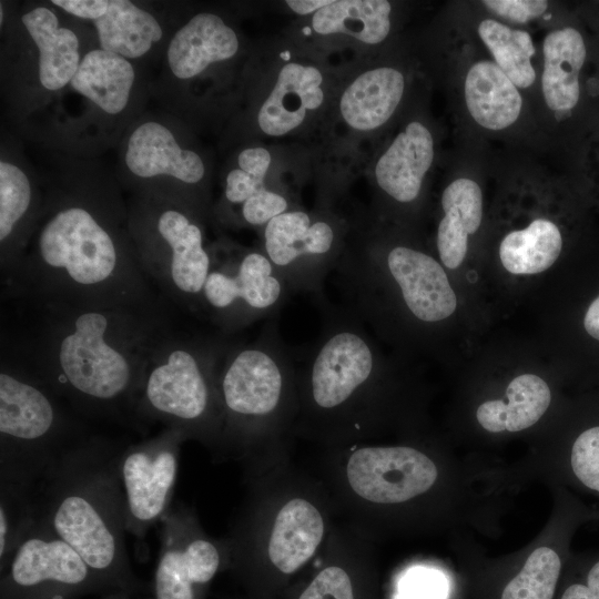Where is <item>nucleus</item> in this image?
Listing matches in <instances>:
<instances>
[{"label":"nucleus","mask_w":599,"mask_h":599,"mask_svg":"<svg viewBox=\"0 0 599 599\" xmlns=\"http://www.w3.org/2000/svg\"><path fill=\"white\" fill-rule=\"evenodd\" d=\"M265 179L244 172L240 167L231 170L224 182V202L230 205H242L256 192L265 189Z\"/></svg>","instance_id":"e433bc0d"},{"label":"nucleus","mask_w":599,"mask_h":599,"mask_svg":"<svg viewBox=\"0 0 599 599\" xmlns=\"http://www.w3.org/2000/svg\"><path fill=\"white\" fill-rule=\"evenodd\" d=\"M37 520L32 490L0 483V561L7 567Z\"/></svg>","instance_id":"7c9ffc66"},{"label":"nucleus","mask_w":599,"mask_h":599,"mask_svg":"<svg viewBox=\"0 0 599 599\" xmlns=\"http://www.w3.org/2000/svg\"><path fill=\"white\" fill-rule=\"evenodd\" d=\"M23 139L13 130H1L0 148V272L1 278L16 267L41 205L38 170L26 152Z\"/></svg>","instance_id":"dca6fc26"},{"label":"nucleus","mask_w":599,"mask_h":599,"mask_svg":"<svg viewBox=\"0 0 599 599\" xmlns=\"http://www.w3.org/2000/svg\"><path fill=\"white\" fill-rule=\"evenodd\" d=\"M334 272L342 305L375 328L394 305V311L403 309L407 317L424 325L448 318L457 307L456 294L440 263L407 245L397 244L382 252L359 238L344 247Z\"/></svg>","instance_id":"423d86ee"},{"label":"nucleus","mask_w":599,"mask_h":599,"mask_svg":"<svg viewBox=\"0 0 599 599\" xmlns=\"http://www.w3.org/2000/svg\"><path fill=\"white\" fill-rule=\"evenodd\" d=\"M322 82L323 75L315 67L300 63L284 65L257 113L261 131L271 136H281L301 125L306 112L316 110L323 103Z\"/></svg>","instance_id":"4be33fe9"},{"label":"nucleus","mask_w":599,"mask_h":599,"mask_svg":"<svg viewBox=\"0 0 599 599\" xmlns=\"http://www.w3.org/2000/svg\"><path fill=\"white\" fill-rule=\"evenodd\" d=\"M93 436L48 385L1 354L0 483L32 490Z\"/></svg>","instance_id":"0eeeda50"},{"label":"nucleus","mask_w":599,"mask_h":599,"mask_svg":"<svg viewBox=\"0 0 599 599\" xmlns=\"http://www.w3.org/2000/svg\"><path fill=\"white\" fill-rule=\"evenodd\" d=\"M337 224L327 216L287 211L263 227L262 251L292 293H311L323 300V284L334 272L345 246Z\"/></svg>","instance_id":"ddd939ff"},{"label":"nucleus","mask_w":599,"mask_h":599,"mask_svg":"<svg viewBox=\"0 0 599 599\" xmlns=\"http://www.w3.org/2000/svg\"><path fill=\"white\" fill-rule=\"evenodd\" d=\"M347 477L361 497L397 504L428 490L437 478V468L426 455L410 447H366L351 456Z\"/></svg>","instance_id":"a211bd4d"},{"label":"nucleus","mask_w":599,"mask_h":599,"mask_svg":"<svg viewBox=\"0 0 599 599\" xmlns=\"http://www.w3.org/2000/svg\"><path fill=\"white\" fill-rule=\"evenodd\" d=\"M465 99L474 120L489 130L511 125L522 105L517 87L490 61H479L469 69L465 80Z\"/></svg>","instance_id":"b1692460"},{"label":"nucleus","mask_w":599,"mask_h":599,"mask_svg":"<svg viewBox=\"0 0 599 599\" xmlns=\"http://www.w3.org/2000/svg\"><path fill=\"white\" fill-rule=\"evenodd\" d=\"M118 451L110 440L94 435L32 489L37 520L101 576L122 572L128 562Z\"/></svg>","instance_id":"7ed1b4c3"},{"label":"nucleus","mask_w":599,"mask_h":599,"mask_svg":"<svg viewBox=\"0 0 599 599\" xmlns=\"http://www.w3.org/2000/svg\"><path fill=\"white\" fill-rule=\"evenodd\" d=\"M185 129L166 110L145 109L124 132L113 171L123 192L171 201L202 220L207 201L200 187L207 167L201 153L186 143Z\"/></svg>","instance_id":"9d476101"},{"label":"nucleus","mask_w":599,"mask_h":599,"mask_svg":"<svg viewBox=\"0 0 599 599\" xmlns=\"http://www.w3.org/2000/svg\"><path fill=\"white\" fill-rule=\"evenodd\" d=\"M483 3L498 16L520 23L541 16L548 7L545 0H487Z\"/></svg>","instance_id":"4c0bfd02"},{"label":"nucleus","mask_w":599,"mask_h":599,"mask_svg":"<svg viewBox=\"0 0 599 599\" xmlns=\"http://www.w3.org/2000/svg\"><path fill=\"white\" fill-rule=\"evenodd\" d=\"M300 599H354L349 577L339 567L322 570Z\"/></svg>","instance_id":"f704fd0d"},{"label":"nucleus","mask_w":599,"mask_h":599,"mask_svg":"<svg viewBox=\"0 0 599 599\" xmlns=\"http://www.w3.org/2000/svg\"><path fill=\"white\" fill-rule=\"evenodd\" d=\"M562 238L555 223L534 220L526 229L507 234L499 246L504 267L512 274H537L558 258Z\"/></svg>","instance_id":"c85d7f7f"},{"label":"nucleus","mask_w":599,"mask_h":599,"mask_svg":"<svg viewBox=\"0 0 599 599\" xmlns=\"http://www.w3.org/2000/svg\"><path fill=\"white\" fill-rule=\"evenodd\" d=\"M231 345L225 335L165 332L148 357L135 415L185 437L212 428L221 409L217 377Z\"/></svg>","instance_id":"6e6552de"},{"label":"nucleus","mask_w":599,"mask_h":599,"mask_svg":"<svg viewBox=\"0 0 599 599\" xmlns=\"http://www.w3.org/2000/svg\"><path fill=\"white\" fill-rule=\"evenodd\" d=\"M6 7L1 97L11 130L24 138L70 84L84 54L99 44L93 28L51 1Z\"/></svg>","instance_id":"20e7f679"},{"label":"nucleus","mask_w":599,"mask_h":599,"mask_svg":"<svg viewBox=\"0 0 599 599\" xmlns=\"http://www.w3.org/2000/svg\"><path fill=\"white\" fill-rule=\"evenodd\" d=\"M571 467L585 486L599 491V426L578 436L571 450Z\"/></svg>","instance_id":"473e14b6"},{"label":"nucleus","mask_w":599,"mask_h":599,"mask_svg":"<svg viewBox=\"0 0 599 599\" xmlns=\"http://www.w3.org/2000/svg\"><path fill=\"white\" fill-rule=\"evenodd\" d=\"M405 88L404 75L390 67L368 70L343 92L339 109L353 129L369 131L382 126L398 106Z\"/></svg>","instance_id":"5701e85b"},{"label":"nucleus","mask_w":599,"mask_h":599,"mask_svg":"<svg viewBox=\"0 0 599 599\" xmlns=\"http://www.w3.org/2000/svg\"><path fill=\"white\" fill-rule=\"evenodd\" d=\"M323 534L318 510L308 501L295 498L275 519L268 542L270 559L282 572H294L313 556Z\"/></svg>","instance_id":"393cba45"},{"label":"nucleus","mask_w":599,"mask_h":599,"mask_svg":"<svg viewBox=\"0 0 599 599\" xmlns=\"http://www.w3.org/2000/svg\"><path fill=\"white\" fill-rule=\"evenodd\" d=\"M236 161L244 172L265 179L271 164V154L261 146L246 148L238 153Z\"/></svg>","instance_id":"ea45409f"},{"label":"nucleus","mask_w":599,"mask_h":599,"mask_svg":"<svg viewBox=\"0 0 599 599\" xmlns=\"http://www.w3.org/2000/svg\"><path fill=\"white\" fill-rule=\"evenodd\" d=\"M478 33L496 64L516 87L528 88L535 82L536 72L531 64L535 47L528 32L487 19L479 24Z\"/></svg>","instance_id":"c756f323"},{"label":"nucleus","mask_w":599,"mask_h":599,"mask_svg":"<svg viewBox=\"0 0 599 599\" xmlns=\"http://www.w3.org/2000/svg\"><path fill=\"white\" fill-rule=\"evenodd\" d=\"M545 65L542 93L551 110L570 111L579 100V71L586 59V47L579 31L556 30L544 40Z\"/></svg>","instance_id":"a878e982"},{"label":"nucleus","mask_w":599,"mask_h":599,"mask_svg":"<svg viewBox=\"0 0 599 599\" xmlns=\"http://www.w3.org/2000/svg\"><path fill=\"white\" fill-rule=\"evenodd\" d=\"M150 98L149 75L141 67L97 45L24 140L72 155L102 158L118 148Z\"/></svg>","instance_id":"39448f33"},{"label":"nucleus","mask_w":599,"mask_h":599,"mask_svg":"<svg viewBox=\"0 0 599 599\" xmlns=\"http://www.w3.org/2000/svg\"><path fill=\"white\" fill-rule=\"evenodd\" d=\"M294 364L277 315L267 319L255 339L231 343L220 366L217 388L221 409L232 426L273 416L295 380Z\"/></svg>","instance_id":"9b49d317"},{"label":"nucleus","mask_w":599,"mask_h":599,"mask_svg":"<svg viewBox=\"0 0 599 599\" xmlns=\"http://www.w3.org/2000/svg\"><path fill=\"white\" fill-rule=\"evenodd\" d=\"M561 599H599V561L590 569L587 585H572Z\"/></svg>","instance_id":"a19ab883"},{"label":"nucleus","mask_w":599,"mask_h":599,"mask_svg":"<svg viewBox=\"0 0 599 599\" xmlns=\"http://www.w3.org/2000/svg\"><path fill=\"white\" fill-rule=\"evenodd\" d=\"M508 402L483 403L476 413L478 423L488 432H519L536 424L550 404V389L537 375L524 374L514 378L507 389Z\"/></svg>","instance_id":"bb28decb"},{"label":"nucleus","mask_w":599,"mask_h":599,"mask_svg":"<svg viewBox=\"0 0 599 599\" xmlns=\"http://www.w3.org/2000/svg\"><path fill=\"white\" fill-rule=\"evenodd\" d=\"M445 595L446 583L441 575L417 569L402 580L397 599H444Z\"/></svg>","instance_id":"c9c22d12"},{"label":"nucleus","mask_w":599,"mask_h":599,"mask_svg":"<svg viewBox=\"0 0 599 599\" xmlns=\"http://www.w3.org/2000/svg\"><path fill=\"white\" fill-rule=\"evenodd\" d=\"M148 3L110 0L108 12L92 22L101 49L121 55L144 71L159 64L174 20ZM146 72V71H145Z\"/></svg>","instance_id":"6ab92c4d"},{"label":"nucleus","mask_w":599,"mask_h":599,"mask_svg":"<svg viewBox=\"0 0 599 599\" xmlns=\"http://www.w3.org/2000/svg\"><path fill=\"white\" fill-rule=\"evenodd\" d=\"M434 160V142L420 122H410L375 166L378 186L398 203L415 201Z\"/></svg>","instance_id":"412c9836"},{"label":"nucleus","mask_w":599,"mask_h":599,"mask_svg":"<svg viewBox=\"0 0 599 599\" xmlns=\"http://www.w3.org/2000/svg\"><path fill=\"white\" fill-rule=\"evenodd\" d=\"M14 304L32 317L14 342H2L1 354L84 417L135 414L148 357L172 327L166 305Z\"/></svg>","instance_id":"f03ea898"},{"label":"nucleus","mask_w":599,"mask_h":599,"mask_svg":"<svg viewBox=\"0 0 599 599\" xmlns=\"http://www.w3.org/2000/svg\"><path fill=\"white\" fill-rule=\"evenodd\" d=\"M161 522L154 599H195V588L219 569V549L195 534L191 516L180 506L172 505Z\"/></svg>","instance_id":"f3484780"},{"label":"nucleus","mask_w":599,"mask_h":599,"mask_svg":"<svg viewBox=\"0 0 599 599\" xmlns=\"http://www.w3.org/2000/svg\"><path fill=\"white\" fill-rule=\"evenodd\" d=\"M8 567L10 586L20 591L79 587L94 575L74 549L38 520Z\"/></svg>","instance_id":"aec40b11"},{"label":"nucleus","mask_w":599,"mask_h":599,"mask_svg":"<svg viewBox=\"0 0 599 599\" xmlns=\"http://www.w3.org/2000/svg\"><path fill=\"white\" fill-rule=\"evenodd\" d=\"M292 294L262 250L211 247V267L201 297L205 316L225 336L271 318Z\"/></svg>","instance_id":"f8f14e48"},{"label":"nucleus","mask_w":599,"mask_h":599,"mask_svg":"<svg viewBox=\"0 0 599 599\" xmlns=\"http://www.w3.org/2000/svg\"><path fill=\"white\" fill-rule=\"evenodd\" d=\"M288 207L284 195L265 187L240 206V220L250 226L264 227L274 217L291 211Z\"/></svg>","instance_id":"72a5a7b5"},{"label":"nucleus","mask_w":599,"mask_h":599,"mask_svg":"<svg viewBox=\"0 0 599 599\" xmlns=\"http://www.w3.org/2000/svg\"><path fill=\"white\" fill-rule=\"evenodd\" d=\"M51 3L65 14L85 23L103 17L110 7V0H51Z\"/></svg>","instance_id":"58836bf2"},{"label":"nucleus","mask_w":599,"mask_h":599,"mask_svg":"<svg viewBox=\"0 0 599 599\" xmlns=\"http://www.w3.org/2000/svg\"><path fill=\"white\" fill-rule=\"evenodd\" d=\"M240 49L235 30L217 13L201 11L176 27L170 35L160 72L150 79V92L167 108L192 81L211 67L233 59Z\"/></svg>","instance_id":"2eb2a0df"},{"label":"nucleus","mask_w":599,"mask_h":599,"mask_svg":"<svg viewBox=\"0 0 599 599\" xmlns=\"http://www.w3.org/2000/svg\"><path fill=\"white\" fill-rule=\"evenodd\" d=\"M560 566V558L555 550L537 548L520 572L507 583L501 599H552Z\"/></svg>","instance_id":"2f4dec72"},{"label":"nucleus","mask_w":599,"mask_h":599,"mask_svg":"<svg viewBox=\"0 0 599 599\" xmlns=\"http://www.w3.org/2000/svg\"><path fill=\"white\" fill-rule=\"evenodd\" d=\"M390 10L386 0H333L314 13L312 27L319 34L344 33L377 44L389 33Z\"/></svg>","instance_id":"cd10ccee"},{"label":"nucleus","mask_w":599,"mask_h":599,"mask_svg":"<svg viewBox=\"0 0 599 599\" xmlns=\"http://www.w3.org/2000/svg\"><path fill=\"white\" fill-rule=\"evenodd\" d=\"M128 224L140 264L156 292L201 316L202 291L211 267L202 220L167 200L129 195Z\"/></svg>","instance_id":"1a4fd4ad"},{"label":"nucleus","mask_w":599,"mask_h":599,"mask_svg":"<svg viewBox=\"0 0 599 599\" xmlns=\"http://www.w3.org/2000/svg\"><path fill=\"white\" fill-rule=\"evenodd\" d=\"M186 437L164 428L156 436L132 444L116 454L126 532L142 540L172 506L180 446Z\"/></svg>","instance_id":"4468645a"},{"label":"nucleus","mask_w":599,"mask_h":599,"mask_svg":"<svg viewBox=\"0 0 599 599\" xmlns=\"http://www.w3.org/2000/svg\"><path fill=\"white\" fill-rule=\"evenodd\" d=\"M333 0H288L286 4L298 14L317 12L331 4Z\"/></svg>","instance_id":"79ce46f5"},{"label":"nucleus","mask_w":599,"mask_h":599,"mask_svg":"<svg viewBox=\"0 0 599 599\" xmlns=\"http://www.w3.org/2000/svg\"><path fill=\"white\" fill-rule=\"evenodd\" d=\"M583 325L587 333L599 341V296L588 307Z\"/></svg>","instance_id":"37998d69"},{"label":"nucleus","mask_w":599,"mask_h":599,"mask_svg":"<svg viewBox=\"0 0 599 599\" xmlns=\"http://www.w3.org/2000/svg\"><path fill=\"white\" fill-rule=\"evenodd\" d=\"M31 144L41 205L16 267L1 278L2 297L12 303L166 305L140 264L113 166L102 158Z\"/></svg>","instance_id":"f257e3e1"}]
</instances>
